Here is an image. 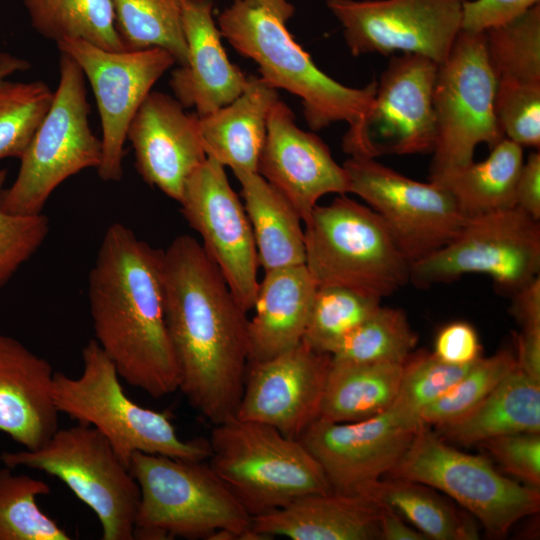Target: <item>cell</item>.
<instances>
[{"instance_id": "cell-2", "label": "cell", "mask_w": 540, "mask_h": 540, "mask_svg": "<svg viewBox=\"0 0 540 540\" xmlns=\"http://www.w3.org/2000/svg\"><path fill=\"white\" fill-rule=\"evenodd\" d=\"M162 252L114 222L104 233L88 278L95 340L120 378L153 398L179 386L164 314Z\"/></svg>"}, {"instance_id": "cell-13", "label": "cell", "mask_w": 540, "mask_h": 540, "mask_svg": "<svg viewBox=\"0 0 540 540\" xmlns=\"http://www.w3.org/2000/svg\"><path fill=\"white\" fill-rule=\"evenodd\" d=\"M342 166L348 193L379 215L411 264L448 244L467 221L452 195L435 181L413 180L375 158L350 157Z\"/></svg>"}, {"instance_id": "cell-12", "label": "cell", "mask_w": 540, "mask_h": 540, "mask_svg": "<svg viewBox=\"0 0 540 540\" xmlns=\"http://www.w3.org/2000/svg\"><path fill=\"white\" fill-rule=\"evenodd\" d=\"M539 273L540 221L515 206L467 219L448 244L411 264L410 282L427 288L484 274L513 294Z\"/></svg>"}, {"instance_id": "cell-50", "label": "cell", "mask_w": 540, "mask_h": 540, "mask_svg": "<svg viewBox=\"0 0 540 540\" xmlns=\"http://www.w3.org/2000/svg\"><path fill=\"white\" fill-rule=\"evenodd\" d=\"M29 69V63L8 53H0V86L6 78L18 71Z\"/></svg>"}, {"instance_id": "cell-3", "label": "cell", "mask_w": 540, "mask_h": 540, "mask_svg": "<svg viewBox=\"0 0 540 540\" xmlns=\"http://www.w3.org/2000/svg\"><path fill=\"white\" fill-rule=\"evenodd\" d=\"M294 12L290 0H234L218 16L217 25L239 54L258 65L268 85L301 99L312 130L339 121L356 127L373 103L377 82L352 88L322 72L288 30Z\"/></svg>"}, {"instance_id": "cell-43", "label": "cell", "mask_w": 540, "mask_h": 540, "mask_svg": "<svg viewBox=\"0 0 540 540\" xmlns=\"http://www.w3.org/2000/svg\"><path fill=\"white\" fill-rule=\"evenodd\" d=\"M507 473L521 483L540 487V433H515L479 443Z\"/></svg>"}, {"instance_id": "cell-33", "label": "cell", "mask_w": 540, "mask_h": 540, "mask_svg": "<svg viewBox=\"0 0 540 540\" xmlns=\"http://www.w3.org/2000/svg\"><path fill=\"white\" fill-rule=\"evenodd\" d=\"M117 32L126 50L161 48L179 66L187 63L184 0H111Z\"/></svg>"}, {"instance_id": "cell-30", "label": "cell", "mask_w": 540, "mask_h": 540, "mask_svg": "<svg viewBox=\"0 0 540 540\" xmlns=\"http://www.w3.org/2000/svg\"><path fill=\"white\" fill-rule=\"evenodd\" d=\"M401 363H334L328 374L319 418L353 422L388 410L399 389Z\"/></svg>"}, {"instance_id": "cell-8", "label": "cell", "mask_w": 540, "mask_h": 540, "mask_svg": "<svg viewBox=\"0 0 540 540\" xmlns=\"http://www.w3.org/2000/svg\"><path fill=\"white\" fill-rule=\"evenodd\" d=\"M85 81L79 65L61 52L59 82L49 110L20 157L16 179L2 191L5 212L39 214L67 178L99 166L102 144L89 125Z\"/></svg>"}, {"instance_id": "cell-27", "label": "cell", "mask_w": 540, "mask_h": 540, "mask_svg": "<svg viewBox=\"0 0 540 540\" xmlns=\"http://www.w3.org/2000/svg\"><path fill=\"white\" fill-rule=\"evenodd\" d=\"M444 441L459 445L515 433H540V382L518 367L462 418L436 427Z\"/></svg>"}, {"instance_id": "cell-1", "label": "cell", "mask_w": 540, "mask_h": 540, "mask_svg": "<svg viewBox=\"0 0 540 540\" xmlns=\"http://www.w3.org/2000/svg\"><path fill=\"white\" fill-rule=\"evenodd\" d=\"M165 321L190 406L213 425L236 415L248 365L247 312L196 239L162 252Z\"/></svg>"}, {"instance_id": "cell-35", "label": "cell", "mask_w": 540, "mask_h": 540, "mask_svg": "<svg viewBox=\"0 0 540 540\" xmlns=\"http://www.w3.org/2000/svg\"><path fill=\"white\" fill-rule=\"evenodd\" d=\"M484 34L497 83L540 85V4Z\"/></svg>"}, {"instance_id": "cell-10", "label": "cell", "mask_w": 540, "mask_h": 540, "mask_svg": "<svg viewBox=\"0 0 540 540\" xmlns=\"http://www.w3.org/2000/svg\"><path fill=\"white\" fill-rule=\"evenodd\" d=\"M496 89L485 34L461 30L434 81L436 143L429 180L473 162L478 144L492 148L504 138L495 115Z\"/></svg>"}, {"instance_id": "cell-39", "label": "cell", "mask_w": 540, "mask_h": 540, "mask_svg": "<svg viewBox=\"0 0 540 540\" xmlns=\"http://www.w3.org/2000/svg\"><path fill=\"white\" fill-rule=\"evenodd\" d=\"M53 95L43 81H5L0 86V160L23 155Z\"/></svg>"}, {"instance_id": "cell-25", "label": "cell", "mask_w": 540, "mask_h": 540, "mask_svg": "<svg viewBox=\"0 0 540 540\" xmlns=\"http://www.w3.org/2000/svg\"><path fill=\"white\" fill-rule=\"evenodd\" d=\"M264 273L248 320V362L271 359L302 341L318 287L305 264Z\"/></svg>"}, {"instance_id": "cell-15", "label": "cell", "mask_w": 540, "mask_h": 540, "mask_svg": "<svg viewBox=\"0 0 540 540\" xmlns=\"http://www.w3.org/2000/svg\"><path fill=\"white\" fill-rule=\"evenodd\" d=\"M56 44L79 65L96 99L102 129L98 176L103 181H119L130 122L175 59L161 48L111 51L80 39Z\"/></svg>"}, {"instance_id": "cell-47", "label": "cell", "mask_w": 540, "mask_h": 540, "mask_svg": "<svg viewBox=\"0 0 540 540\" xmlns=\"http://www.w3.org/2000/svg\"><path fill=\"white\" fill-rule=\"evenodd\" d=\"M510 311L522 330L540 329V277L511 294Z\"/></svg>"}, {"instance_id": "cell-7", "label": "cell", "mask_w": 540, "mask_h": 540, "mask_svg": "<svg viewBox=\"0 0 540 540\" xmlns=\"http://www.w3.org/2000/svg\"><path fill=\"white\" fill-rule=\"evenodd\" d=\"M208 440L209 465L252 517L332 491L305 445L268 424L234 416L215 424Z\"/></svg>"}, {"instance_id": "cell-17", "label": "cell", "mask_w": 540, "mask_h": 540, "mask_svg": "<svg viewBox=\"0 0 540 540\" xmlns=\"http://www.w3.org/2000/svg\"><path fill=\"white\" fill-rule=\"evenodd\" d=\"M224 168L207 157L187 179L179 203L184 218L200 235L203 250L248 312L259 288V261L244 205Z\"/></svg>"}, {"instance_id": "cell-36", "label": "cell", "mask_w": 540, "mask_h": 540, "mask_svg": "<svg viewBox=\"0 0 540 540\" xmlns=\"http://www.w3.org/2000/svg\"><path fill=\"white\" fill-rule=\"evenodd\" d=\"M0 468V540H70V535L38 506L51 488L43 480Z\"/></svg>"}, {"instance_id": "cell-41", "label": "cell", "mask_w": 540, "mask_h": 540, "mask_svg": "<svg viewBox=\"0 0 540 540\" xmlns=\"http://www.w3.org/2000/svg\"><path fill=\"white\" fill-rule=\"evenodd\" d=\"M495 115L504 138L539 149L540 85L497 83Z\"/></svg>"}, {"instance_id": "cell-45", "label": "cell", "mask_w": 540, "mask_h": 540, "mask_svg": "<svg viewBox=\"0 0 540 540\" xmlns=\"http://www.w3.org/2000/svg\"><path fill=\"white\" fill-rule=\"evenodd\" d=\"M481 343L475 328L465 321L443 326L436 335L433 353L453 365H468L481 356Z\"/></svg>"}, {"instance_id": "cell-14", "label": "cell", "mask_w": 540, "mask_h": 540, "mask_svg": "<svg viewBox=\"0 0 540 540\" xmlns=\"http://www.w3.org/2000/svg\"><path fill=\"white\" fill-rule=\"evenodd\" d=\"M437 68L436 62L419 54L394 56L377 82L367 114L344 136L343 150L363 158L432 153Z\"/></svg>"}, {"instance_id": "cell-21", "label": "cell", "mask_w": 540, "mask_h": 540, "mask_svg": "<svg viewBox=\"0 0 540 540\" xmlns=\"http://www.w3.org/2000/svg\"><path fill=\"white\" fill-rule=\"evenodd\" d=\"M143 180L180 201L190 175L207 159L198 115L165 93L151 91L127 131Z\"/></svg>"}, {"instance_id": "cell-19", "label": "cell", "mask_w": 540, "mask_h": 540, "mask_svg": "<svg viewBox=\"0 0 540 540\" xmlns=\"http://www.w3.org/2000/svg\"><path fill=\"white\" fill-rule=\"evenodd\" d=\"M330 368L331 355L304 341L271 359L248 362L235 416L299 439L319 418Z\"/></svg>"}, {"instance_id": "cell-6", "label": "cell", "mask_w": 540, "mask_h": 540, "mask_svg": "<svg viewBox=\"0 0 540 540\" xmlns=\"http://www.w3.org/2000/svg\"><path fill=\"white\" fill-rule=\"evenodd\" d=\"M305 266L317 286L382 300L410 282L411 263L379 215L339 195L304 221Z\"/></svg>"}, {"instance_id": "cell-48", "label": "cell", "mask_w": 540, "mask_h": 540, "mask_svg": "<svg viewBox=\"0 0 540 540\" xmlns=\"http://www.w3.org/2000/svg\"><path fill=\"white\" fill-rule=\"evenodd\" d=\"M515 357L518 369L540 382V329L521 330Z\"/></svg>"}, {"instance_id": "cell-11", "label": "cell", "mask_w": 540, "mask_h": 540, "mask_svg": "<svg viewBox=\"0 0 540 540\" xmlns=\"http://www.w3.org/2000/svg\"><path fill=\"white\" fill-rule=\"evenodd\" d=\"M442 491L501 537L540 509V491L498 472L486 458L462 452L424 425L387 474Z\"/></svg>"}, {"instance_id": "cell-46", "label": "cell", "mask_w": 540, "mask_h": 540, "mask_svg": "<svg viewBox=\"0 0 540 540\" xmlns=\"http://www.w3.org/2000/svg\"><path fill=\"white\" fill-rule=\"evenodd\" d=\"M515 206L540 221V153L532 152L521 166L515 188Z\"/></svg>"}, {"instance_id": "cell-22", "label": "cell", "mask_w": 540, "mask_h": 540, "mask_svg": "<svg viewBox=\"0 0 540 540\" xmlns=\"http://www.w3.org/2000/svg\"><path fill=\"white\" fill-rule=\"evenodd\" d=\"M213 0H184L183 28L188 57L169 81L184 108L207 115L237 98L248 77L228 59L213 17Z\"/></svg>"}, {"instance_id": "cell-28", "label": "cell", "mask_w": 540, "mask_h": 540, "mask_svg": "<svg viewBox=\"0 0 540 540\" xmlns=\"http://www.w3.org/2000/svg\"><path fill=\"white\" fill-rule=\"evenodd\" d=\"M264 272L305 264L302 218L291 202L258 172H233Z\"/></svg>"}, {"instance_id": "cell-42", "label": "cell", "mask_w": 540, "mask_h": 540, "mask_svg": "<svg viewBox=\"0 0 540 540\" xmlns=\"http://www.w3.org/2000/svg\"><path fill=\"white\" fill-rule=\"evenodd\" d=\"M7 171L0 169V288L40 248L49 232V220L42 214L17 215L1 207Z\"/></svg>"}, {"instance_id": "cell-26", "label": "cell", "mask_w": 540, "mask_h": 540, "mask_svg": "<svg viewBox=\"0 0 540 540\" xmlns=\"http://www.w3.org/2000/svg\"><path fill=\"white\" fill-rule=\"evenodd\" d=\"M278 99L276 89L261 77L250 76L244 91L232 102L198 116L207 157L233 172H257L268 116Z\"/></svg>"}, {"instance_id": "cell-40", "label": "cell", "mask_w": 540, "mask_h": 540, "mask_svg": "<svg viewBox=\"0 0 540 540\" xmlns=\"http://www.w3.org/2000/svg\"><path fill=\"white\" fill-rule=\"evenodd\" d=\"M472 364L453 365L440 360L433 352L413 351L403 363L399 389L391 408L421 421V410L449 390Z\"/></svg>"}, {"instance_id": "cell-37", "label": "cell", "mask_w": 540, "mask_h": 540, "mask_svg": "<svg viewBox=\"0 0 540 540\" xmlns=\"http://www.w3.org/2000/svg\"><path fill=\"white\" fill-rule=\"evenodd\" d=\"M381 305V300L338 286H318L302 338L330 354L340 341Z\"/></svg>"}, {"instance_id": "cell-20", "label": "cell", "mask_w": 540, "mask_h": 540, "mask_svg": "<svg viewBox=\"0 0 540 540\" xmlns=\"http://www.w3.org/2000/svg\"><path fill=\"white\" fill-rule=\"evenodd\" d=\"M257 172L291 202L303 222L324 195L348 193L344 167L320 137L297 126L280 99L268 116Z\"/></svg>"}, {"instance_id": "cell-5", "label": "cell", "mask_w": 540, "mask_h": 540, "mask_svg": "<svg viewBox=\"0 0 540 540\" xmlns=\"http://www.w3.org/2000/svg\"><path fill=\"white\" fill-rule=\"evenodd\" d=\"M82 362L78 377L54 373L52 395L59 414L99 430L128 467L135 452L208 460L209 440L181 439L165 413L143 407L126 395L115 365L95 339L83 347Z\"/></svg>"}, {"instance_id": "cell-18", "label": "cell", "mask_w": 540, "mask_h": 540, "mask_svg": "<svg viewBox=\"0 0 540 540\" xmlns=\"http://www.w3.org/2000/svg\"><path fill=\"white\" fill-rule=\"evenodd\" d=\"M423 426L390 407L353 422L317 418L299 440L323 468L331 489L352 494L387 475Z\"/></svg>"}, {"instance_id": "cell-16", "label": "cell", "mask_w": 540, "mask_h": 540, "mask_svg": "<svg viewBox=\"0 0 540 540\" xmlns=\"http://www.w3.org/2000/svg\"><path fill=\"white\" fill-rule=\"evenodd\" d=\"M467 0H326L354 56L419 54L437 64L461 31Z\"/></svg>"}, {"instance_id": "cell-44", "label": "cell", "mask_w": 540, "mask_h": 540, "mask_svg": "<svg viewBox=\"0 0 540 540\" xmlns=\"http://www.w3.org/2000/svg\"><path fill=\"white\" fill-rule=\"evenodd\" d=\"M537 4L540 0H467L462 7L461 30L484 33L512 21Z\"/></svg>"}, {"instance_id": "cell-49", "label": "cell", "mask_w": 540, "mask_h": 540, "mask_svg": "<svg viewBox=\"0 0 540 540\" xmlns=\"http://www.w3.org/2000/svg\"><path fill=\"white\" fill-rule=\"evenodd\" d=\"M379 529L383 540H428L392 510L380 506Z\"/></svg>"}, {"instance_id": "cell-34", "label": "cell", "mask_w": 540, "mask_h": 540, "mask_svg": "<svg viewBox=\"0 0 540 540\" xmlns=\"http://www.w3.org/2000/svg\"><path fill=\"white\" fill-rule=\"evenodd\" d=\"M418 336L400 308L379 305L331 353L334 363H401L414 351Z\"/></svg>"}, {"instance_id": "cell-29", "label": "cell", "mask_w": 540, "mask_h": 540, "mask_svg": "<svg viewBox=\"0 0 540 540\" xmlns=\"http://www.w3.org/2000/svg\"><path fill=\"white\" fill-rule=\"evenodd\" d=\"M361 494L384 506L432 540H476V523L425 484L397 477L375 480Z\"/></svg>"}, {"instance_id": "cell-24", "label": "cell", "mask_w": 540, "mask_h": 540, "mask_svg": "<svg viewBox=\"0 0 540 540\" xmlns=\"http://www.w3.org/2000/svg\"><path fill=\"white\" fill-rule=\"evenodd\" d=\"M380 507L358 493H312L252 517L254 531L273 539L376 540Z\"/></svg>"}, {"instance_id": "cell-32", "label": "cell", "mask_w": 540, "mask_h": 540, "mask_svg": "<svg viewBox=\"0 0 540 540\" xmlns=\"http://www.w3.org/2000/svg\"><path fill=\"white\" fill-rule=\"evenodd\" d=\"M32 27L58 43L80 39L111 51L126 50L111 0H23Z\"/></svg>"}, {"instance_id": "cell-4", "label": "cell", "mask_w": 540, "mask_h": 540, "mask_svg": "<svg viewBox=\"0 0 540 540\" xmlns=\"http://www.w3.org/2000/svg\"><path fill=\"white\" fill-rule=\"evenodd\" d=\"M129 470L140 489L134 539L207 540L225 529L239 540H269L252 529V516L207 460L135 452Z\"/></svg>"}, {"instance_id": "cell-38", "label": "cell", "mask_w": 540, "mask_h": 540, "mask_svg": "<svg viewBox=\"0 0 540 540\" xmlns=\"http://www.w3.org/2000/svg\"><path fill=\"white\" fill-rule=\"evenodd\" d=\"M516 368L515 353L507 349L487 358L480 357L449 390L421 410V422L439 427L457 421Z\"/></svg>"}, {"instance_id": "cell-23", "label": "cell", "mask_w": 540, "mask_h": 540, "mask_svg": "<svg viewBox=\"0 0 540 540\" xmlns=\"http://www.w3.org/2000/svg\"><path fill=\"white\" fill-rule=\"evenodd\" d=\"M54 373L45 358L0 334V432L23 449L41 447L59 428Z\"/></svg>"}, {"instance_id": "cell-9", "label": "cell", "mask_w": 540, "mask_h": 540, "mask_svg": "<svg viewBox=\"0 0 540 540\" xmlns=\"http://www.w3.org/2000/svg\"><path fill=\"white\" fill-rule=\"evenodd\" d=\"M2 463L60 479L97 516L102 540H134L139 486L109 440L96 428H58L35 450L3 452Z\"/></svg>"}, {"instance_id": "cell-31", "label": "cell", "mask_w": 540, "mask_h": 540, "mask_svg": "<svg viewBox=\"0 0 540 540\" xmlns=\"http://www.w3.org/2000/svg\"><path fill=\"white\" fill-rule=\"evenodd\" d=\"M523 164V148L503 138L481 162L435 180L452 195L466 219L515 207V188Z\"/></svg>"}]
</instances>
